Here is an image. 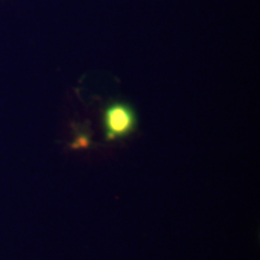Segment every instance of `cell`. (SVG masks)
Segmentation results:
<instances>
[{"label":"cell","instance_id":"cell-1","mask_svg":"<svg viewBox=\"0 0 260 260\" xmlns=\"http://www.w3.org/2000/svg\"><path fill=\"white\" fill-rule=\"evenodd\" d=\"M103 123L107 140L125 138L136 126L134 109L122 102L110 104L104 111Z\"/></svg>","mask_w":260,"mask_h":260}]
</instances>
